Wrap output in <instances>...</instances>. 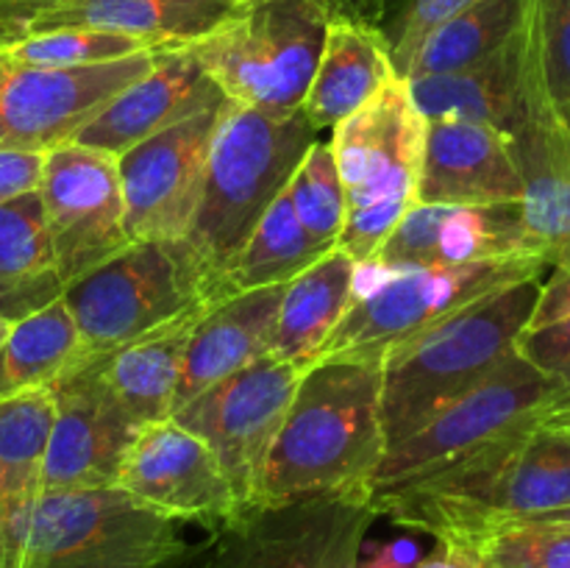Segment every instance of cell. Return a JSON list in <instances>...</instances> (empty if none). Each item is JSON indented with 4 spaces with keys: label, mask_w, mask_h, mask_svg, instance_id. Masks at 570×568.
<instances>
[{
    "label": "cell",
    "mask_w": 570,
    "mask_h": 568,
    "mask_svg": "<svg viewBox=\"0 0 570 568\" xmlns=\"http://www.w3.org/2000/svg\"><path fill=\"white\" fill-rule=\"evenodd\" d=\"M373 507L434 540L473 543L495 527L570 507V443L540 418L417 482L373 493Z\"/></svg>",
    "instance_id": "6da1fadb"
},
{
    "label": "cell",
    "mask_w": 570,
    "mask_h": 568,
    "mask_svg": "<svg viewBox=\"0 0 570 568\" xmlns=\"http://www.w3.org/2000/svg\"><path fill=\"white\" fill-rule=\"evenodd\" d=\"M384 451L382 362H317L301 376L250 505L371 488Z\"/></svg>",
    "instance_id": "7a4b0ae2"
},
{
    "label": "cell",
    "mask_w": 570,
    "mask_h": 568,
    "mask_svg": "<svg viewBox=\"0 0 570 568\" xmlns=\"http://www.w3.org/2000/svg\"><path fill=\"white\" fill-rule=\"evenodd\" d=\"M187 523L122 488L0 490V568H156Z\"/></svg>",
    "instance_id": "3957f363"
},
{
    "label": "cell",
    "mask_w": 570,
    "mask_h": 568,
    "mask_svg": "<svg viewBox=\"0 0 570 568\" xmlns=\"http://www.w3.org/2000/svg\"><path fill=\"white\" fill-rule=\"evenodd\" d=\"M543 278L512 284L399 345L382 360V429L393 449L515 351Z\"/></svg>",
    "instance_id": "277c9868"
},
{
    "label": "cell",
    "mask_w": 570,
    "mask_h": 568,
    "mask_svg": "<svg viewBox=\"0 0 570 568\" xmlns=\"http://www.w3.org/2000/svg\"><path fill=\"white\" fill-rule=\"evenodd\" d=\"M304 111L267 115L234 104L212 139L204 193L189 223L187 243L198 256L212 295L273 200L287 189L315 143Z\"/></svg>",
    "instance_id": "5b68a950"
},
{
    "label": "cell",
    "mask_w": 570,
    "mask_h": 568,
    "mask_svg": "<svg viewBox=\"0 0 570 568\" xmlns=\"http://www.w3.org/2000/svg\"><path fill=\"white\" fill-rule=\"evenodd\" d=\"M87 356H104L131 340L212 304L209 278L187 239H139L65 290Z\"/></svg>",
    "instance_id": "8992f818"
},
{
    "label": "cell",
    "mask_w": 570,
    "mask_h": 568,
    "mask_svg": "<svg viewBox=\"0 0 570 568\" xmlns=\"http://www.w3.org/2000/svg\"><path fill=\"white\" fill-rule=\"evenodd\" d=\"M332 131L345 193V226L337 248L365 265L415 206L426 120L412 104L404 78H395Z\"/></svg>",
    "instance_id": "52a82bcc"
},
{
    "label": "cell",
    "mask_w": 570,
    "mask_h": 568,
    "mask_svg": "<svg viewBox=\"0 0 570 568\" xmlns=\"http://www.w3.org/2000/svg\"><path fill=\"white\" fill-rule=\"evenodd\" d=\"M332 14L321 0H250L239 17L189 45L232 104L298 111L321 61Z\"/></svg>",
    "instance_id": "ba28073f"
},
{
    "label": "cell",
    "mask_w": 570,
    "mask_h": 568,
    "mask_svg": "<svg viewBox=\"0 0 570 568\" xmlns=\"http://www.w3.org/2000/svg\"><path fill=\"white\" fill-rule=\"evenodd\" d=\"M549 267L551 262L546 256L518 254L376 278L371 290L356 293L343 323L328 340L321 362H382L399 345L449 321L473 301L529 278H543Z\"/></svg>",
    "instance_id": "9c48e42d"
},
{
    "label": "cell",
    "mask_w": 570,
    "mask_h": 568,
    "mask_svg": "<svg viewBox=\"0 0 570 568\" xmlns=\"http://www.w3.org/2000/svg\"><path fill=\"white\" fill-rule=\"evenodd\" d=\"M566 399V379L538 371L512 351L468 393L451 401L417 432L384 451L371 479V496L417 482L449 462L540 421Z\"/></svg>",
    "instance_id": "30bf717a"
},
{
    "label": "cell",
    "mask_w": 570,
    "mask_h": 568,
    "mask_svg": "<svg viewBox=\"0 0 570 568\" xmlns=\"http://www.w3.org/2000/svg\"><path fill=\"white\" fill-rule=\"evenodd\" d=\"M379 518L371 488L243 507L209 535V568H356Z\"/></svg>",
    "instance_id": "8fae6325"
},
{
    "label": "cell",
    "mask_w": 570,
    "mask_h": 568,
    "mask_svg": "<svg viewBox=\"0 0 570 568\" xmlns=\"http://www.w3.org/2000/svg\"><path fill=\"white\" fill-rule=\"evenodd\" d=\"M304 373L265 354L212 384L173 412V421L204 440L232 482L239 510L250 505L262 466L282 429Z\"/></svg>",
    "instance_id": "7c38bea8"
},
{
    "label": "cell",
    "mask_w": 570,
    "mask_h": 568,
    "mask_svg": "<svg viewBox=\"0 0 570 568\" xmlns=\"http://www.w3.org/2000/svg\"><path fill=\"white\" fill-rule=\"evenodd\" d=\"M156 48L89 67H33L0 50V148L39 150L72 143L120 89L154 67Z\"/></svg>",
    "instance_id": "4fadbf2b"
},
{
    "label": "cell",
    "mask_w": 570,
    "mask_h": 568,
    "mask_svg": "<svg viewBox=\"0 0 570 568\" xmlns=\"http://www.w3.org/2000/svg\"><path fill=\"white\" fill-rule=\"evenodd\" d=\"M37 193L65 290L131 243L117 156L76 143L50 148Z\"/></svg>",
    "instance_id": "5bb4252c"
},
{
    "label": "cell",
    "mask_w": 570,
    "mask_h": 568,
    "mask_svg": "<svg viewBox=\"0 0 570 568\" xmlns=\"http://www.w3.org/2000/svg\"><path fill=\"white\" fill-rule=\"evenodd\" d=\"M232 106V100L206 106L117 156L131 243L187 237L204 193L212 139Z\"/></svg>",
    "instance_id": "9a60e30c"
},
{
    "label": "cell",
    "mask_w": 570,
    "mask_h": 568,
    "mask_svg": "<svg viewBox=\"0 0 570 568\" xmlns=\"http://www.w3.org/2000/svg\"><path fill=\"white\" fill-rule=\"evenodd\" d=\"M48 390L56 418L39 490L115 488L139 427L104 382L100 356L83 360Z\"/></svg>",
    "instance_id": "2e32d148"
},
{
    "label": "cell",
    "mask_w": 570,
    "mask_h": 568,
    "mask_svg": "<svg viewBox=\"0 0 570 568\" xmlns=\"http://www.w3.org/2000/svg\"><path fill=\"white\" fill-rule=\"evenodd\" d=\"M117 488L161 516L200 523L206 532L226 527L239 512L232 482L209 445L173 418L139 429Z\"/></svg>",
    "instance_id": "e0dca14e"
},
{
    "label": "cell",
    "mask_w": 570,
    "mask_h": 568,
    "mask_svg": "<svg viewBox=\"0 0 570 568\" xmlns=\"http://www.w3.org/2000/svg\"><path fill=\"white\" fill-rule=\"evenodd\" d=\"M518 254H538L523 226L521 200L493 206L415 204L360 271L384 278Z\"/></svg>",
    "instance_id": "ac0fdd59"
},
{
    "label": "cell",
    "mask_w": 570,
    "mask_h": 568,
    "mask_svg": "<svg viewBox=\"0 0 570 568\" xmlns=\"http://www.w3.org/2000/svg\"><path fill=\"white\" fill-rule=\"evenodd\" d=\"M228 100L189 48H156L154 67L115 95L72 143L122 156L142 139Z\"/></svg>",
    "instance_id": "d6986e66"
},
{
    "label": "cell",
    "mask_w": 570,
    "mask_h": 568,
    "mask_svg": "<svg viewBox=\"0 0 570 568\" xmlns=\"http://www.w3.org/2000/svg\"><path fill=\"white\" fill-rule=\"evenodd\" d=\"M521 170L510 139L465 120H426L415 204L493 206L518 204Z\"/></svg>",
    "instance_id": "ffe728a7"
},
{
    "label": "cell",
    "mask_w": 570,
    "mask_h": 568,
    "mask_svg": "<svg viewBox=\"0 0 570 568\" xmlns=\"http://www.w3.org/2000/svg\"><path fill=\"white\" fill-rule=\"evenodd\" d=\"M423 120H465L490 126L507 139L527 117V37L523 28L495 53L465 70L404 78Z\"/></svg>",
    "instance_id": "44dd1931"
},
{
    "label": "cell",
    "mask_w": 570,
    "mask_h": 568,
    "mask_svg": "<svg viewBox=\"0 0 570 568\" xmlns=\"http://www.w3.org/2000/svg\"><path fill=\"white\" fill-rule=\"evenodd\" d=\"M521 170V215L529 243L554 262L570 248V134L527 78V117L510 137Z\"/></svg>",
    "instance_id": "7402d4cb"
},
{
    "label": "cell",
    "mask_w": 570,
    "mask_h": 568,
    "mask_svg": "<svg viewBox=\"0 0 570 568\" xmlns=\"http://www.w3.org/2000/svg\"><path fill=\"white\" fill-rule=\"evenodd\" d=\"M250 0H59L42 9L31 33L98 28L148 48H189L239 17Z\"/></svg>",
    "instance_id": "603a6c76"
},
{
    "label": "cell",
    "mask_w": 570,
    "mask_h": 568,
    "mask_svg": "<svg viewBox=\"0 0 570 568\" xmlns=\"http://www.w3.org/2000/svg\"><path fill=\"white\" fill-rule=\"evenodd\" d=\"M282 293L284 284L228 295L195 321L184 354L176 410L271 351Z\"/></svg>",
    "instance_id": "cb8c5ba5"
},
{
    "label": "cell",
    "mask_w": 570,
    "mask_h": 568,
    "mask_svg": "<svg viewBox=\"0 0 570 568\" xmlns=\"http://www.w3.org/2000/svg\"><path fill=\"white\" fill-rule=\"evenodd\" d=\"M360 262L332 248L284 284L267 354L306 373L317 365L328 340L356 298Z\"/></svg>",
    "instance_id": "d4e9b609"
},
{
    "label": "cell",
    "mask_w": 570,
    "mask_h": 568,
    "mask_svg": "<svg viewBox=\"0 0 570 568\" xmlns=\"http://www.w3.org/2000/svg\"><path fill=\"white\" fill-rule=\"evenodd\" d=\"M395 78L399 76L382 28L332 20L301 111L315 131L334 128L379 98Z\"/></svg>",
    "instance_id": "484cf974"
},
{
    "label": "cell",
    "mask_w": 570,
    "mask_h": 568,
    "mask_svg": "<svg viewBox=\"0 0 570 568\" xmlns=\"http://www.w3.org/2000/svg\"><path fill=\"white\" fill-rule=\"evenodd\" d=\"M65 295L39 193L0 204V317L17 323Z\"/></svg>",
    "instance_id": "4316f807"
},
{
    "label": "cell",
    "mask_w": 570,
    "mask_h": 568,
    "mask_svg": "<svg viewBox=\"0 0 570 568\" xmlns=\"http://www.w3.org/2000/svg\"><path fill=\"white\" fill-rule=\"evenodd\" d=\"M198 317H184L100 356L104 382L139 429L173 418L184 354Z\"/></svg>",
    "instance_id": "83f0119b"
},
{
    "label": "cell",
    "mask_w": 570,
    "mask_h": 568,
    "mask_svg": "<svg viewBox=\"0 0 570 568\" xmlns=\"http://www.w3.org/2000/svg\"><path fill=\"white\" fill-rule=\"evenodd\" d=\"M83 360L89 356L70 310L61 298L53 301L45 310L11 323L9 337L0 345V399L50 388Z\"/></svg>",
    "instance_id": "f1b7e54d"
},
{
    "label": "cell",
    "mask_w": 570,
    "mask_h": 568,
    "mask_svg": "<svg viewBox=\"0 0 570 568\" xmlns=\"http://www.w3.org/2000/svg\"><path fill=\"white\" fill-rule=\"evenodd\" d=\"M326 251L309 243L306 232L301 228L298 217H295L289 195L284 189L271 209L262 215L256 228L250 232L248 243L237 254L217 287V298H228V295L248 293V290L276 287V284H287L298 276L301 271L317 262Z\"/></svg>",
    "instance_id": "f546056e"
},
{
    "label": "cell",
    "mask_w": 570,
    "mask_h": 568,
    "mask_svg": "<svg viewBox=\"0 0 570 568\" xmlns=\"http://www.w3.org/2000/svg\"><path fill=\"white\" fill-rule=\"evenodd\" d=\"M529 0H476L440 22L412 59L406 78L465 70L510 42L527 20Z\"/></svg>",
    "instance_id": "4dcf8cb0"
},
{
    "label": "cell",
    "mask_w": 570,
    "mask_h": 568,
    "mask_svg": "<svg viewBox=\"0 0 570 568\" xmlns=\"http://www.w3.org/2000/svg\"><path fill=\"white\" fill-rule=\"evenodd\" d=\"M56 404L48 388L0 399V473L9 488L39 490Z\"/></svg>",
    "instance_id": "1f68e13d"
},
{
    "label": "cell",
    "mask_w": 570,
    "mask_h": 568,
    "mask_svg": "<svg viewBox=\"0 0 570 568\" xmlns=\"http://www.w3.org/2000/svg\"><path fill=\"white\" fill-rule=\"evenodd\" d=\"M527 78L570 134V17L549 0H529Z\"/></svg>",
    "instance_id": "d6a6232c"
},
{
    "label": "cell",
    "mask_w": 570,
    "mask_h": 568,
    "mask_svg": "<svg viewBox=\"0 0 570 568\" xmlns=\"http://www.w3.org/2000/svg\"><path fill=\"white\" fill-rule=\"evenodd\" d=\"M287 195L309 243L321 251L337 248L345 226V193L332 143H312L289 178Z\"/></svg>",
    "instance_id": "836d02e7"
},
{
    "label": "cell",
    "mask_w": 570,
    "mask_h": 568,
    "mask_svg": "<svg viewBox=\"0 0 570 568\" xmlns=\"http://www.w3.org/2000/svg\"><path fill=\"white\" fill-rule=\"evenodd\" d=\"M150 50L139 39L122 33L98 31V28H56V31L31 33L17 45L6 48L14 61L33 67H89L104 61L126 59V56Z\"/></svg>",
    "instance_id": "e575fe53"
},
{
    "label": "cell",
    "mask_w": 570,
    "mask_h": 568,
    "mask_svg": "<svg viewBox=\"0 0 570 568\" xmlns=\"http://www.w3.org/2000/svg\"><path fill=\"white\" fill-rule=\"evenodd\" d=\"M490 568H570L566 523H504L473 540Z\"/></svg>",
    "instance_id": "d590c367"
},
{
    "label": "cell",
    "mask_w": 570,
    "mask_h": 568,
    "mask_svg": "<svg viewBox=\"0 0 570 568\" xmlns=\"http://www.w3.org/2000/svg\"><path fill=\"white\" fill-rule=\"evenodd\" d=\"M471 3H476V0H404L399 9V17L393 22V31L384 33L390 42V59H393L395 76L406 78L423 39L440 22L454 17L456 11L468 9Z\"/></svg>",
    "instance_id": "8d00e7d4"
},
{
    "label": "cell",
    "mask_w": 570,
    "mask_h": 568,
    "mask_svg": "<svg viewBox=\"0 0 570 568\" xmlns=\"http://www.w3.org/2000/svg\"><path fill=\"white\" fill-rule=\"evenodd\" d=\"M515 351L538 371L570 379V315L540 329H527L518 337Z\"/></svg>",
    "instance_id": "74e56055"
},
{
    "label": "cell",
    "mask_w": 570,
    "mask_h": 568,
    "mask_svg": "<svg viewBox=\"0 0 570 568\" xmlns=\"http://www.w3.org/2000/svg\"><path fill=\"white\" fill-rule=\"evenodd\" d=\"M570 315V248L562 251L549 267V276L540 282L538 304H534L532 321L527 329H540Z\"/></svg>",
    "instance_id": "f35d334b"
},
{
    "label": "cell",
    "mask_w": 570,
    "mask_h": 568,
    "mask_svg": "<svg viewBox=\"0 0 570 568\" xmlns=\"http://www.w3.org/2000/svg\"><path fill=\"white\" fill-rule=\"evenodd\" d=\"M45 154L39 150L0 148V204L33 193L42 178Z\"/></svg>",
    "instance_id": "ab89813d"
},
{
    "label": "cell",
    "mask_w": 570,
    "mask_h": 568,
    "mask_svg": "<svg viewBox=\"0 0 570 568\" xmlns=\"http://www.w3.org/2000/svg\"><path fill=\"white\" fill-rule=\"evenodd\" d=\"M421 557V543L415 538H395L373 546L367 557H360L356 568H412Z\"/></svg>",
    "instance_id": "60d3db41"
},
{
    "label": "cell",
    "mask_w": 570,
    "mask_h": 568,
    "mask_svg": "<svg viewBox=\"0 0 570 568\" xmlns=\"http://www.w3.org/2000/svg\"><path fill=\"white\" fill-rule=\"evenodd\" d=\"M412 568H490L482 551L465 540H438L432 555L421 557Z\"/></svg>",
    "instance_id": "b9f144b4"
},
{
    "label": "cell",
    "mask_w": 570,
    "mask_h": 568,
    "mask_svg": "<svg viewBox=\"0 0 570 568\" xmlns=\"http://www.w3.org/2000/svg\"><path fill=\"white\" fill-rule=\"evenodd\" d=\"M42 9L48 6H0V50L31 37L33 20Z\"/></svg>",
    "instance_id": "7bdbcfd3"
},
{
    "label": "cell",
    "mask_w": 570,
    "mask_h": 568,
    "mask_svg": "<svg viewBox=\"0 0 570 568\" xmlns=\"http://www.w3.org/2000/svg\"><path fill=\"white\" fill-rule=\"evenodd\" d=\"M332 20H348L360 22V26L379 28L382 22L387 0H321Z\"/></svg>",
    "instance_id": "ee69618b"
},
{
    "label": "cell",
    "mask_w": 570,
    "mask_h": 568,
    "mask_svg": "<svg viewBox=\"0 0 570 568\" xmlns=\"http://www.w3.org/2000/svg\"><path fill=\"white\" fill-rule=\"evenodd\" d=\"M209 555H212V543L209 535L198 543H187L181 551L170 555L167 560H161L156 568H209Z\"/></svg>",
    "instance_id": "f6af8a7d"
},
{
    "label": "cell",
    "mask_w": 570,
    "mask_h": 568,
    "mask_svg": "<svg viewBox=\"0 0 570 568\" xmlns=\"http://www.w3.org/2000/svg\"><path fill=\"white\" fill-rule=\"evenodd\" d=\"M543 421L549 423V427L554 429V432H560L562 438H566L568 443H570V407H560V410L549 412V415H546Z\"/></svg>",
    "instance_id": "bcb514c9"
},
{
    "label": "cell",
    "mask_w": 570,
    "mask_h": 568,
    "mask_svg": "<svg viewBox=\"0 0 570 568\" xmlns=\"http://www.w3.org/2000/svg\"><path fill=\"white\" fill-rule=\"evenodd\" d=\"M59 0H0V6H50Z\"/></svg>",
    "instance_id": "7dc6e473"
},
{
    "label": "cell",
    "mask_w": 570,
    "mask_h": 568,
    "mask_svg": "<svg viewBox=\"0 0 570 568\" xmlns=\"http://www.w3.org/2000/svg\"><path fill=\"white\" fill-rule=\"evenodd\" d=\"M11 332V321H6V317H0V345L6 343V337H9Z\"/></svg>",
    "instance_id": "c3c4849f"
},
{
    "label": "cell",
    "mask_w": 570,
    "mask_h": 568,
    "mask_svg": "<svg viewBox=\"0 0 570 568\" xmlns=\"http://www.w3.org/2000/svg\"><path fill=\"white\" fill-rule=\"evenodd\" d=\"M549 3H554L557 9H560V11H566V14L570 17V0H549Z\"/></svg>",
    "instance_id": "681fc988"
},
{
    "label": "cell",
    "mask_w": 570,
    "mask_h": 568,
    "mask_svg": "<svg viewBox=\"0 0 570 568\" xmlns=\"http://www.w3.org/2000/svg\"><path fill=\"white\" fill-rule=\"evenodd\" d=\"M0 490H3V473H0Z\"/></svg>",
    "instance_id": "f907efd6"
}]
</instances>
